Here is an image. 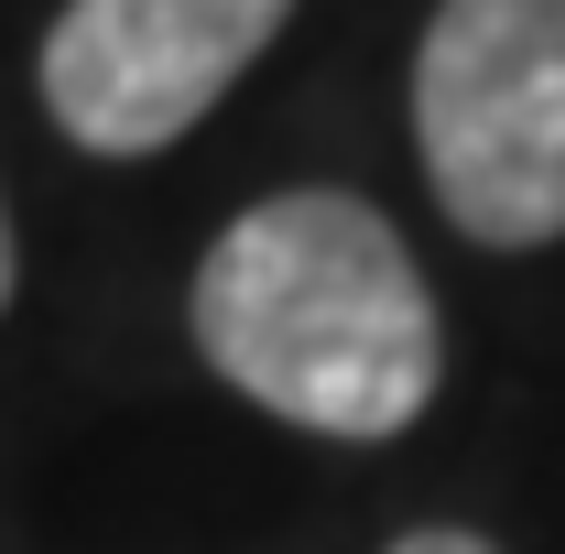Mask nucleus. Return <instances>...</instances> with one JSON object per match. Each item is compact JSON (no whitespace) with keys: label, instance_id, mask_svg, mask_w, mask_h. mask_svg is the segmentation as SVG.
<instances>
[{"label":"nucleus","instance_id":"obj_1","mask_svg":"<svg viewBox=\"0 0 565 554\" xmlns=\"http://www.w3.org/2000/svg\"><path fill=\"white\" fill-rule=\"evenodd\" d=\"M185 327L250 414L327 446H392L446 392L435 283L414 239L349 185H282L239 207L196 262Z\"/></svg>","mask_w":565,"mask_h":554},{"label":"nucleus","instance_id":"obj_2","mask_svg":"<svg viewBox=\"0 0 565 554\" xmlns=\"http://www.w3.org/2000/svg\"><path fill=\"white\" fill-rule=\"evenodd\" d=\"M424 185L479 251L565 239V0H435L414 44Z\"/></svg>","mask_w":565,"mask_h":554},{"label":"nucleus","instance_id":"obj_3","mask_svg":"<svg viewBox=\"0 0 565 554\" xmlns=\"http://www.w3.org/2000/svg\"><path fill=\"white\" fill-rule=\"evenodd\" d=\"M294 0H66L44 33V120L98 152L141 163L207 120L239 76L273 55Z\"/></svg>","mask_w":565,"mask_h":554},{"label":"nucleus","instance_id":"obj_4","mask_svg":"<svg viewBox=\"0 0 565 554\" xmlns=\"http://www.w3.org/2000/svg\"><path fill=\"white\" fill-rule=\"evenodd\" d=\"M381 554H500L490 533H468V522H414V533H392Z\"/></svg>","mask_w":565,"mask_h":554},{"label":"nucleus","instance_id":"obj_5","mask_svg":"<svg viewBox=\"0 0 565 554\" xmlns=\"http://www.w3.org/2000/svg\"><path fill=\"white\" fill-rule=\"evenodd\" d=\"M11 294H22V251H11V207H0V316H11Z\"/></svg>","mask_w":565,"mask_h":554}]
</instances>
